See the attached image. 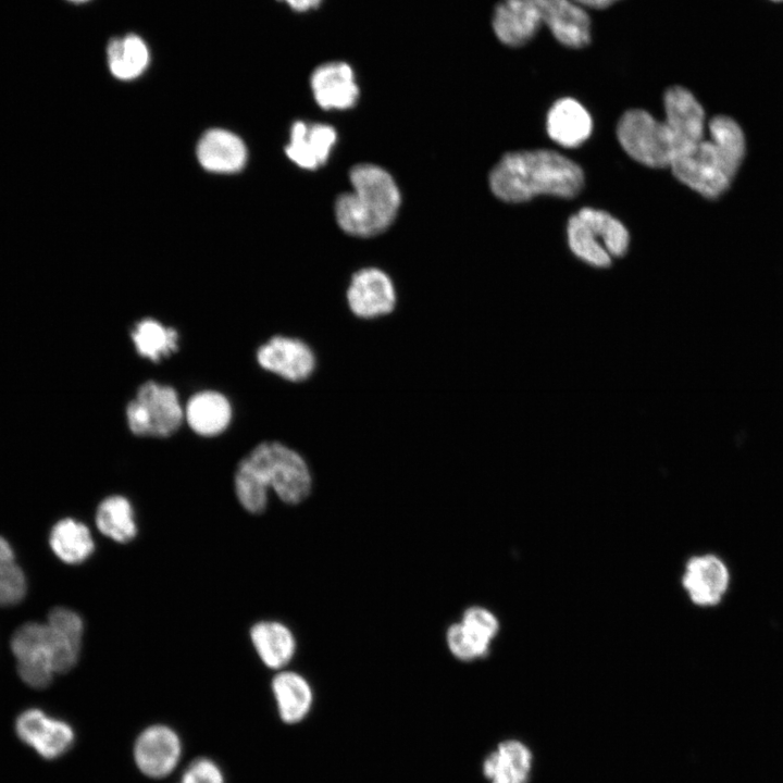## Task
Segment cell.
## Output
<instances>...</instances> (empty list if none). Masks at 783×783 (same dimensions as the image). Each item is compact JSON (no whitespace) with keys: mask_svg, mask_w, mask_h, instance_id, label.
I'll use <instances>...</instances> for the list:
<instances>
[{"mask_svg":"<svg viewBox=\"0 0 783 783\" xmlns=\"http://www.w3.org/2000/svg\"><path fill=\"white\" fill-rule=\"evenodd\" d=\"M315 102L323 110H347L356 105L359 86L352 67L343 61L325 62L310 76Z\"/></svg>","mask_w":783,"mask_h":783,"instance_id":"cell-13","label":"cell"},{"mask_svg":"<svg viewBox=\"0 0 783 783\" xmlns=\"http://www.w3.org/2000/svg\"><path fill=\"white\" fill-rule=\"evenodd\" d=\"M460 623L478 639L492 644L499 631L497 617L487 608L472 606L464 610Z\"/></svg>","mask_w":783,"mask_h":783,"instance_id":"cell-33","label":"cell"},{"mask_svg":"<svg viewBox=\"0 0 783 783\" xmlns=\"http://www.w3.org/2000/svg\"><path fill=\"white\" fill-rule=\"evenodd\" d=\"M533 754L520 739H505L484 759L482 770L490 783H529Z\"/></svg>","mask_w":783,"mask_h":783,"instance_id":"cell-20","label":"cell"},{"mask_svg":"<svg viewBox=\"0 0 783 783\" xmlns=\"http://www.w3.org/2000/svg\"><path fill=\"white\" fill-rule=\"evenodd\" d=\"M582 7L589 9H606L614 3L613 0H574Z\"/></svg>","mask_w":783,"mask_h":783,"instance_id":"cell-36","label":"cell"},{"mask_svg":"<svg viewBox=\"0 0 783 783\" xmlns=\"http://www.w3.org/2000/svg\"><path fill=\"white\" fill-rule=\"evenodd\" d=\"M488 182L500 200L523 202L537 195L575 197L584 185V174L557 151L521 150L504 154L489 172Z\"/></svg>","mask_w":783,"mask_h":783,"instance_id":"cell-2","label":"cell"},{"mask_svg":"<svg viewBox=\"0 0 783 783\" xmlns=\"http://www.w3.org/2000/svg\"><path fill=\"white\" fill-rule=\"evenodd\" d=\"M66 1L71 2V3H74V4H83V3H86V2H88V1H90V0H66Z\"/></svg>","mask_w":783,"mask_h":783,"instance_id":"cell-37","label":"cell"},{"mask_svg":"<svg viewBox=\"0 0 783 783\" xmlns=\"http://www.w3.org/2000/svg\"><path fill=\"white\" fill-rule=\"evenodd\" d=\"M288 5L293 11L303 13L316 9L322 0H277Z\"/></svg>","mask_w":783,"mask_h":783,"instance_id":"cell-35","label":"cell"},{"mask_svg":"<svg viewBox=\"0 0 783 783\" xmlns=\"http://www.w3.org/2000/svg\"><path fill=\"white\" fill-rule=\"evenodd\" d=\"M47 625L57 651L58 674L65 673L77 663L84 636V621L74 610L65 607L53 608Z\"/></svg>","mask_w":783,"mask_h":783,"instance_id":"cell-23","label":"cell"},{"mask_svg":"<svg viewBox=\"0 0 783 783\" xmlns=\"http://www.w3.org/2000/svg\"><path fill=\"white\" fill-rule=\"evenodd\" d=\"M774 1H782V0H774Z\"/></svg>","mask_w":783,"mask_h":783,"instance_id":"cell-38","label":"cell"},{"mask_svg":"<svg viewBox=\"0 0 783 783\" xmlns=\"http://www.w3.org/2000/svg\"><path fill=\"white\" fill-rule=\"evenodd\" d=\"M543 24L561 45L580 49L591 42V18L574 0H536Z\"/></svg>","mask_w":783,"mask_h":783,"instance_id":"cell-15","label":"cell"},{"mask_svg":"<svg viewBox=\"0 0 783 783\" xmlns=\"http://www.w3.org/2000/svg\"><path fill=\"white\" fill-rule=\"evenodd\" d=\"M446 643L453 657L461 661H473L485 657L489 651L486 644L472 635L461 623L449 625L446 632Z\"/></svg>","mask_w":783,"mask_h":783,"instance_id":"cell-32","label":"cell"},{"mask_svg":"<svg viewBox=\"0 0 783 783\" xmlns=\"http://www.w3.org/2000/svg\"><path fill=\"white\" fill-rule=\"evenodd\" d=\"M256 358L264 370L294 383L309 378L316 365L315 355L306 341L283 335L261 345Z\"/></svg>","mask_w":783,"mask_h":783,"instance_id":"cell-10","label":"cell"},{"mask_svg":"<svg viewBox=\"0 0 783 783\" xmlns=\"http://www.w3.org/2000/svg\"><path fill=\"white\" fill-rule=\"evenodd\" d=\"M346 296L350 311L364 320L386 315L396 306V290L390 277L376 268L357 271L350 279Z\"/></svg>","mask_w":783,"mask_h":783,"instance_id":"cell-12","label":"cell"},{"mask_svg":"<svg viewBox=\"0 0 783 783\" xmlns=\"http://www.w3.org/2000/svg\"><path fill=\"white\" fill-rule=\"evenodd\" d=\"M250 643L260 661L271 670L286 669L297 651V639L288 625L277 620H260L249 630Z\"/></svg>","mask_w":783,"mask_h":783,"instance_id":"cell-18","label":"cell"},{"mask_svg":"<svg viewBox=\"0 0 783 783\" xmlns=\"http://www.w3.org/2000/svg\"><path fill=\"white\" fill-rule=\"evenodd\" d=\"M110 73L121 80L141 76L150 64V49L146 40L134 33L113 37L105 48Z\"/></svg>","mask_w":783,"mask_h":783,"instance_id":"cell-25","label":"cell"},{"mask_svg":"<svg viewBox=\"0 0 783 783\" xmlns=\"http://www.w3.org/2000/svg\"><path fill=\"white\" fill-rule=\"evenodd\" d=\"M26 594V579L15 562L9 542L0 536V606L20 602Z\"/></svg>","mask_w":783,"mask_h":783,"instance_id":"cell-31","label":"cell"},{"mask_svg":"<svg viewBox=\"0 0 783 783\" xmlns=\"http://www.w3.org/2000/svg\"><path fill=\"white\" fill-rule=\"evenodd\" d=\"M49 544L54 555L67 564L85 562L96 549L89 527L73 518L62 519L53 525Z\"/></svg>","mask_w":783,"mask_h":783,"instance_id":"cell-26","label":"cell"},{"mask_svg":"<svg viewBox=\"0 0 783 783\" xmlns=\"http://www.w3.org/2000/svg\"><path fill=\"white\" fill-rule=\"evenodd\" d=\"M704 137L689 150L673 157L670 167L684 185L705 198L716 199L731 185L745 157V134L728 115H716Z\"/></svg>","mask_w":783,"mask_h":783,"instance_id":"cell-3","label":"cell"},{"mask_svg":"<svg viewBox=\"0 0 783 783\" xmlns=\"http://www.w3.org/2000/svg\"><path fill=\"white\" fill-rule=\"evenodd\" d=\"M234 488L239 505L260 514L268 506L269 489L287 505L302 502L311 493L312 474L296 450L279 442H263L239 461Z\"/></svg>","mask_w":783,"mask_h":783,"instance_id":"cell-1","label":"cell"},{"mask_svg":"<svg viewBox=\"0 0 783 783\" xmlns=\"http://www.w3.org/2000/svg\"><path fill=\"white\" fill-rule=\"evenodd\" d=\"M18 738L46 759H55L73 746L75 733L65 721L49 717L39 709H27L15 722Z\"/></svg>","mask_w":783,"mask_h":783,"instance_id":"cell-11","label":"cell"},{"mask_svg":"<svg viewBox=\"0 0 783 783\" xmlns=\"http://www.w3.org/2000/svg\"><path fill=\"white\" fill-rule=\"evenodd\" d=\"M546 125L549 137L567 148L584 142L593 128L588 111L573 98L557 100L548 111Z\"/></svg>","mask_w":783,"mask_h":783,"instance_id":"cell-22","label":"cell"},{"mask_svg":"<svg viewBox=\"0 0 783 783\" xmlns=\"http://www.w3.org/2000/svg\"><path fill=\"white\" fill-rule=\"evenodd\" d=\"M336 140L337 133L328 124L296 121L285 151L296 165L313 171L326 163Z\"/></svg>","mask_w":783,"mask_h":783,"instance_id":"cell-16","label":"cell"},{"mask_svg":"<svg viewBox=\"0 0 783 783\" xmlns=\"http://www.w3.org/2000/svg\"><path fill=\"white\" fill-rule=\"evenodd\" d=\"M183 419L184 410L176 390L153 381L141 384L126 407L127 425L138 436H171Z\"/></svg>","mask_w":783,"mask_h":783,"instance_id":"cell-5","label":"cell"},{"mask_svg":"<svg viewBox=\"0 0 783 783\" xmlns=\"http://www.w3.org/2000/svg\"><path fill=\"white\" fill-rule=\"evenodd\" d=\"M197 158L200 165L214 173H234L246 163L247 149L234 133L213 128L207 130L198 141Z\"/></svg>","mask_w":783,"mask_h":783,"instance_id":"cell-19","label":"cell"},{"mask_svg":"<svg viewBox=\"0 0 783 783\" xmlns=\"http://www.w3.org/2000/svg\"><path fill=\"white\" fill-rule=\"evenodd\" d=\"M98 531L117 544H127L136 538L138 525L132 502L123 495L103 498L95 514Z\"/></svg>","mask_w":783,"mask_h":783,"instance_id":"cell-27","label":"cell"},{"mask_svg":"<svg viewBox=\"0 0 783 783\" xmlns=\"http://www.w3.org/2000/svg\"><path fill=\"white\" fill-rule=\"evenodd\" d=\"M682 584L694 604L714 606L728 588L729 572L718 557L696 556L686 563Z\"/></svg>","mask_w":783,"mask_h":783,"instance_id":"cell-17","label":"cell"},{"mask_svg":"<svg viewBox=\"0 0 783 783\" xmlns=\"http://www.w3.org/2000/svg\"><path fill=\"white\" fill-rule=\"evenodd\" d=\"M617 136L624 151L637 162L650 167H667L673 158V142L664 121L647 111L632 109L623 113Z\"/></svg>","mask_w":783,"mask_h":783,"instance_id":"cell-6","label":"cell"},{"mask_svg":"<svg viewBox=\"0 0 783 783\" xmlns=\"http://www.w3.org/2000/svg\"><path fill=\"white\" fill-rule=\"evenodd\" d=\"M21 679L30 687H47L57 671V651L47 623L27 622L11 638Z\"/></svg>","mask_w":783,"mask_h":783,"instance_id":"cell-7","label":"cell"},{"mask_svg":"<svg viewBox=\"0 0 783 783\" xmlns=\"http://www.w3.org/2000/svg\"><path fill=\"white\" fill-rule=\"evenodd\" d=\"M352 190L340 194L335 201L338 226L356 237L383 233L395 220L400 191L393 176L383 167L360 163L350 169Z\"/></svg>","mask_w":783,"mask_h":783,"instance_id":"cell-4","label":"cell"},{"mask_svg":"<svg viewBox=\"0 0 783 783\" xmlns=\"http://www.w3.org/2000/svg\"><path fill=\"white\" fill-rule=\"evenodd\" d=\"M271 691L277 713L284 723H299L311 711L313 689L302 674L287 668L276 671L271 682Z\"/></svg>","mask_w":783,"mask_h":783,"instance_id":"cell-21","label":"cell"},{"mask_svg":"<svg viewBox=\"0 0 783 783\" xmlns=\"http://www.w3.org/2000/svg\"><path fill=\"white\" fill-rule=\"evenodd\" d=\"M567 233L572 252L581 260L596 268L611 264V256L600 239L577 214L569 219Z\"/></svg>","mask_w":783,"mask_h":783,"instance_id":"cell-30","label":"cell"},{"mask_svg":"<svg viewBox=\"0 0 783 783\" xmlns=\"http://www.w3.org/2000/svg\"><path fill=\"white\" fill-rule=\"evenodd\" d=\"M617 1H619V0H614V2H617Z\"/></svg>","mask_w":783,"mask_h":783,"instance_id":"cell-39","label":"cell"},{"mask_svg":"<svg viewBox=\"0 0 783 783\" xmlns=\"http://www.w3.org/2000/svg\"><path fill=\"white\" fill-rule=\"evenodd\" d=\"M183 751V742L176 730L164 723H153L136 736L133 759L144 775L160 780L177 769Z\"/></svg>","mask_w":783,"mask_h":783,"instance_id":"cell-8","label":"cell"},{"mask_svg":"<svg viewBox=\"0 0 783 783\" xmlns=\"http://www.w3.org/2000/svg\"><path fill=\"white\" fill-rule=\"evenodd\" d=\"M598 236L611 257H622L627 251L630 235L625 226L604 210L582 208L576 213Z\"/></svg>","mask_w":783,"mask_h":783,"instance_id":"cell-29","label":"cell"},{"mask_svg":"<svg viewBox=\"0 0 783 783\" xmlns=\"http://www.w3.org/2000/svg\"><path fill=\"white\" fill-rule=\"evenodd\" d=\"M184 418L195 433L202 436H214L228 426L232 419V407L223 394L215 390H202L188 399Z\"/></svg>","mask_w":783,"mask_h":783,"instance_id":"cell-24","label":"cell"},{"mask_svg":"<svg viewBox=\"0 0 783 783\" xmlns=\"http://www.w3.org/2000/svg\"><path fill=\"white\" fill-rule=\"evenodd\" d=\"M663 104L664 123L671 134L675 157L705 137V111L695 96L682 86L668 88L663 95Z\"/></svg>","mask_w":783,"mask_h":783,"instance_id":"cell-9","label":"cell"},{"mask_svg":"<svg viewBox=\"0 0 783 783\" xmlns=\"http://www.w3.org/2000/svg\"><path fill=\"white\" fill-rule=\"evenodd\" d=\"M543 25L536 0H501L492 16L497 39L509 47H521L535 37Z\"/></svg>","mask_w":783,"mask_h":783,"instance_id":"cell-14","label":"cell"},{"mask_svg":"<svg viewBox=\"0 0 783 783\" xmlns=\"http://www.w3.org/2000/svg\"><path fill=\"white\" fill-rule=\"evenodd\" d=\"M176 783H226V779L215 760L197 757L183 769Z\"/></svg>","mask_w":783,"mask_h":783,"instance_id":"cell-34","label":"cell"},{"mask_svg":"<svg viewBox=\"0 0 783 783\" xmlns=\"http://www.w3.org/2000/svg\"><path fill=\"white\" fill-rule=\"evenodd\" d=\"M130 338L138 355L152 362H160L178 350L177 331L151 318L136 322Z\"/></svg>","mask_w":783,"mask_h":783,"instance_id":"cell-28","label":"cell"}]
</instances>
